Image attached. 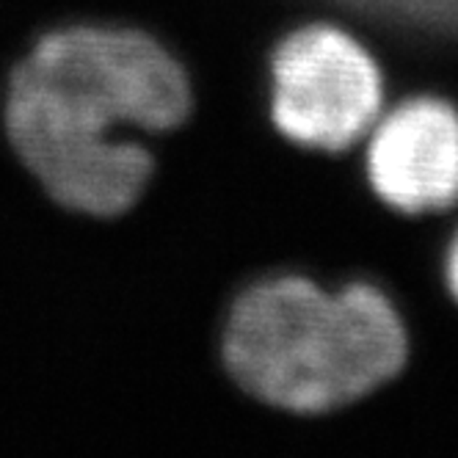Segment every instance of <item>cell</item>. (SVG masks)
<instances>
[{"mask_svg": "<svg viewBox=\"0 0 458 458\" xmlns=\"http://www.w3.org/2000/svg\"><path fill=\"white\" fill-rule=\"evenodd\" d=\"M174 58L136 30L70 28L45 37L12 72L6 133L53 199L119 216L144 193L149 155L119 127L169 130L188 114Z\"/></svg>", "mask_w": 458, "mask_h": 458, "instance_id": "1", "label": "cell"}, {"mask_svg": "<svg viewBox=\"0 0 458 458\" xmlns=\"http://www.w3.org/2000/svg\"><path fill=\"white\" fill-rule=\"evenodd\" d=\"M406 359L398 315L376 290L326 296L301 279L254 287L226 329V365L251 395L323 411L368 395Z\"/></svg>", "mask_w": 458, "mask_h": 458, "instance_id": "2", "label": "cell"}, {"mask_svg": "<svg viewBox=\"0 0 458 458\" xmlns=\"http://www.w3.org/2000/svg\"><path fill=\"white\" fill-rule=\"evenodd\" d=\"M378 106L376 64L340 30H301L274 58V119L293 141L343 149L370 127Z\"/></svg>", "mask_w": 458, "mask_h": 458, "instance_id": "3", "label": "cell"}, {"mask_svg": "<svg viewBox=\"0 0 458 458\" xmlns=\"http://www.w3.org/2000/svg\"><path fill=\"white\" fill-rule=\"evenodd\" d=\"M368 169L392 208H447L458 199V116L442 103L403 106L378 127Z\"/></svg>", "mask_w": 458, "mask_h": 458, "instance_id": "4", "label": "cell"}, {"mask_svg": "<svg viewBox=\"0 0 458 458\" xmlns=\"http://www.w3.org/2000/svg\"><path fill=\"white\" fill-rule=\"evenodd\" d=\"M395 4V0H392ZM411 9H425L431 14H455L458 17V0H403Z\"/></svg>", "mask_w": 458, "mask_h": 458, "instance_id": "5", "label": "cell"}, {"mask_svg": "<svg viewBox=\"0 0 458 458\" xmlns=\"http://www.w3.org/2000/svg\"><path fill=\"white\" fill-rule=\"evenodd\" d=\"M450 284H453L455 296H458V243H455V249L450 254Z\"/></svg>", "mask_w": 458, "mask_h": 458, "instance_id": "6", "label": "cell"}]
</instances>
